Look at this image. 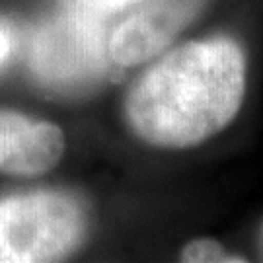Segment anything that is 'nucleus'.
Instances as JSON below:
<instances>
[{"label": "nucleus", "mask_w": 263, "mask_h": 263, "mask_svg": "<svg viewBox=\"0 0 263 263\" xmlns=\"http://www.w3.org/2000/svg\"><path fill=\"white\" fill-rule=\"evenodd\" d=\"M104 35L102 18L65 4L33 39L31 70L43 84L57 88L94 82L105 72Z\"/></svg>", "instance_id": "obj_3"}, {"label": "nucleus", "mask_w": 263, "mask_h": 263, "mask_svg": "<svg viewBox=\"0 0 263 263\" xmlns=\"http://www.w3.org/2000/svg\"><path fill=\"white\" fill-rule=\"evenodd\" d=\"M10 47H12V41H10L8 33L0 29V61L10 53Z\"/></svg>", "instance_id": "obj_8"}, {"label": "nucleus", "mask_w": 263, "mask_h": 263, "mask_svg": "<svg viewBox=\"0 0 263 263\" xmlns=\"http://www.w3.org/2000/svg\"><path fill=\"white\" fill-rule=\"evenodd\" d=\"M244 94L246 59L236 41H189L137 78L125 100V117L152 146L191 148L234 121Z\"/></svg>", "instance_id": "obj_1"}, {"label": "nucleus", "mask_w": 263, "mask_h": 263, "mask_svg": "<svg viewBox=\"0 0 263 263\" xmlns=\"http://www.w3.org/2000/svg\"><path fill=\"white\" fill-rule=\"evenodd\" d=\"M137 2H141V0H66L65 4L90 12L98 18H104L107 14L119 12V10L131 6V4H137Z\"/></svg>", "instance_id": "obj_7"}, {"label": "nucleus", "mask_w": 263, "mask_h": 263, "mask_svg": "<svg viewBox=\"0 0 263 263\" xmlns=\"http://www.w3.org/2000/svg\"><path fill=\"white\" fill-rule=\"evenodd\" d=\"M205 0H146L117 26L109 39V57L117 65L135 66L156 57L195 20Z\"/></svg>", "instance_id": "obj_4"}, {"label": "nucleus", "mask_w": 263, "mask_h": 263, "mask_svg": "<svg viewBox=\"0 0 263 263\" xmlns=\"http://www.w3.org/2000/svg\"><path fill=\"white\" fill-rule=\"evenodd\" d=\"M84 209L57 191L0 199V263L57 261L80 244Z\"/></svg>", "instance_id": "obj_2"}, {"label": "nucleus", "mask_w": 263, "mask_h": 263, "mask_svg": "<svg viewBox=\"0 0 263 263\" xmlns=\"http://www.w3.org/2000/svg\"><path fill=\"white\" fill-rule=\"evenodd\" d=\"M181 261L187 263H244L246 257L226 252L216 240L197 238L181 250Z\"/></svg>", "instance_id": "obj_6"}, {"label": "nucleus", "mask_w": 263, "mask_h": 263, "mask_svg": "<svg viewBox=\"0 0 263 263\" xmlns=\"http://www.w3.org/2000/svg\"><path fill=\"white\" fill-rule=\"evenodd\" d=\"M65 152V135L49 121L0 111V174L39 176L55 168Z\"/></svg>", "instance_id": "obj_5"}, {"label": "nucleus", "mask_w": 263, "mask_h": 263, "mask_svg": "<svg viewBox=\"0 0 263 263\" xmlns=\"http://www.w3.org/2000/svg\"><path fill=\"white\" fill-rule=\"evenodd\" d=\"M257 255L263 261V222L259 224V230H257Z\"/></svg>", "instance_id": "obj_9"}]
</instances>
